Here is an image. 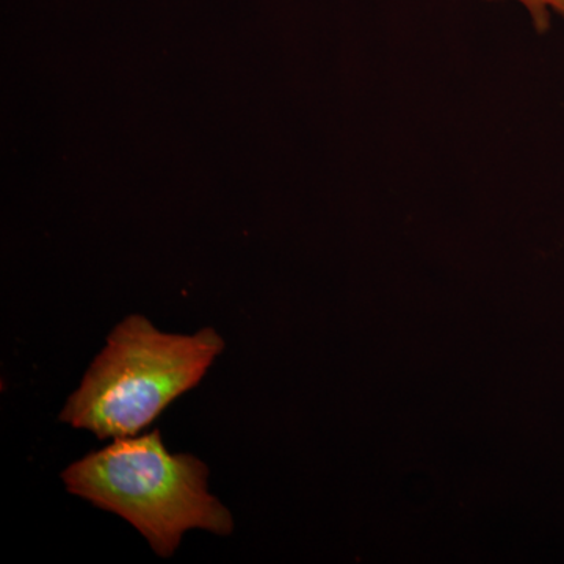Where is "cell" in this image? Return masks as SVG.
<instances>
[{
	"label": "cell",
	"mask_w": 564,
	"mask_h": 564,
	"mask_svg": "<svg viewBox=\"0 0 564 564\" xmlns=\"http://www.w3.org/2000/svg\"><path fill=\"white\" fill-rule=\"evenodd\" d=\"M223 350L214 328L163 333L143 315H129L109 334L58 421L98 440L137 436L196 388Z\"/></svg>",
	"instance_id": "7a4b0ae2"
},
{
	"label": "cell",
	"mask_w": 564,
	"mask_h": 564,
	"mask_svg": "<svg viewBox=\"0 0 564 564\" xmlns=\"http://www.w3.org/2000/svg\"><path fill=\"white\" fill-rule=\"evenodd\" d=\"M488 2H496V0H488ZM516 2L522 3L529 10L534 28L540 32L547 31L551 25L552 11L564 18V0H516Z\"/></svg>",
	"instance_id": "3957f363"
},
{
	"label": "cell",
	"mask_w": 564,
	"mask_h": 564,
	"mask_svg": "<svg viewBox=\"0 0 564 564\" xmlns=\"http://www.w3.org/2000/svg\"><path fill=\"white\" fill-rule=\"evenodd\" d=\"M209 469L188 454H170L162 434L118 437L62 474L74 496L120 516L162 558H172L188 530L234 532L231 511L209 491Z\"/></svg>",
	"instance_id": "6da1fadb"
}]
</instances>
